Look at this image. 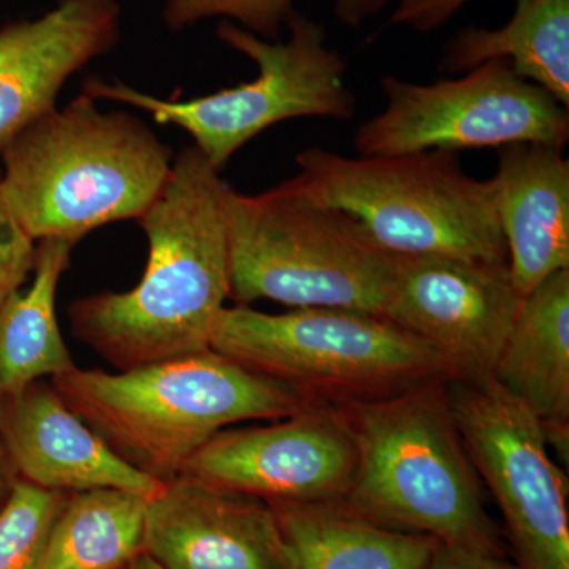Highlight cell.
I'll return each instance as SVG.
<instances>
[{
    "label": "cell",
    "instance_id": "1",
    "mask_svg": "<svg viewBox=\"0 0 569 569\" xmlns=\"http://www.w3.org/2000/svg\"><path fill=\"white\" fill-rule=\"evenodd\" d=\"M220 171L194 146L173 162L140 219L149 258L126 293L88 296L69 310L71 332L118 370L209 350L230 299V258Z\"/></svg>",
    "mask_w": 569,
    "mask_h": 569
},
{
    "label": "cell",
    "instance_id": "2",
    "mask_svg": "<svg viewBox=\"0 0 569 569\" xmlns=\"http://www.w3.org/2000/svg\"><path fill=\"white\" fill-rule=\"evenodd\" d=\"M0 200L39 242L138 220L162 192L173 151L134 116L82 93L0 142Z\"/></svg>",
    "mask_w": 569,
    "mask_h": 569
},
{
    "label": "cell",
    "instance_id": "3",
    "mask_svg": "<svg viewBox=\"0 0 569 569\" xmlns=\"http://www.w3.org/2000/svg\"><path fill=\"white\" fill-rule=\"evenodd\" d=\"M50 381L119 458L160 482L220 430L279 421L313 402L211 348L118 373L73 367Z\"/></svg>",
    "mask_w": 569,
    "mask_h": 569
},
{
    "label": "cell",
    "instance_id": "4",
    "mask_svg": "<svg viewBox=\"0 0 569 569\" xmlns=\"http://www.w3.org/2000/svg\"><path fill=\"white\" fill-rule=\"evenodd\" d=\"M445 383L336 403L358 452L342 501L378 526L503 556L500 530L486 511L481 479L463 447Z\"/></svg>",
    "mask_w": 569,
    "mask_h": 569
},
{
    "label": "cell",
    "instance_id": "5",
    "mask_svg": "<svg viewBox=\"0 0 569 569\" xmlns=\"http://www.w3.org/2000/svg\"><path fill=\"white\" fill-rule=\"evenodd\" d=\"M230 299L385 317L397 266L353 217L290 181L260 194H223Z\"/></svg>",
    "mask_w": 569,
    "mask_h": 569
},
{
    "label": "cell",
    "instance_id": "6",
    "mask_svg": "<svg viewBox=\"0 0 569 569\" xmlns=\"http://www.w3.org/2000/svg\"><path fill=\"white\" fill-rule=\"evenodd\" d=\"M296 163L302 192L353 217L388 253L508 263L492 182L467 174L456 152L355 159L307 148Z\"/></svg>",
    "mask_w": 569,
    "mask_h": 569
},
{
    "label": "cell",
    "instance_id": "7",
    "mask_svg": "<svg viewBox=\"0 0 569 569\" xmlns=\"http://www.w3.org/2000/svg\"><path fill=\"white\" fill-rule=\"evenodd\" d=\"M209 348L335 406L452 378L447 361L417 336L356 310L316 307L272 316L224 307Z\"/></svg>",
    "mask_w": 569,
    "mask_h": 569
},
{
    "label": "cell",
    "instance_id": "8",
    "mask_svg": "<svg viewBox=\"0 0 569 569\" xmlns=\"http://www.w3.org/2000/svg\"><path fill=\"white\" fill-rule=\"evenodd\" d=\"M287 26L290 37L284 41L261 39L231 21L217 26V37L257 66V78L244 84L178 102L92 77L84 82V93L132 104L151 112L160 126L186 130L194 148L220 171L242 146L276 123L296 118L347 121L355 116L346 61L328 47L323 26L298 11Z\"/></svg>",
    "mask_w": 569,
    "mask_h": 569
},
{
    "label": "cell",
    "instance_id": "9",
    "mask_svg": "<svg viewBox=\"0 0 569 569\" xmlns=\"http://www.w3.org/2000/svg\"><path fill=\"white\" fill-rule=\"evenodd\" d=\"M381 89L387 107L355 133L361 156L568 142V108L498 59L432 84L387 74Z\"/></svg>",
    "mask_w": 569,
    "mask_h": 569
},
{
    "label": "cell",
    "instance_id": "10",
    "mask_svg": "<svg viewBox=\"0 0 569 569\" xmlns=\"http://www.w3.org/2000/svg\"><path fill=\"white\" fill-rule=\"evenodd\" d=\"M445 391L468 458L503 515L516 563L569 569L568 479L541 422L493 378H449Z\"/></svg>",
    "mask_w": 569,
    "mask_h": 569
},
{
    "label": "cell",
    "instance_id": "11",
    "mask_svg": "<svg viewBox=\"0 0 569 569\" xmlns=\"http://www.w3.org/2000/svg\"><path fill=\"white\" fill-rule=\"evenodd\" d=\"M522 296L508 263L467 258L397 257L385 318L433 348L452 378H493Z\"/></svg>",
    "mask_w": 569,
    "mask_h": 569
},
{
    "label": "cell",
    "instance_id": "12",
    "mask_svg": "<svg viewBox=\"0 0 569 569\" xmlns=\"http://www.w3.org/2000/svg\"><path fill=\"white\" fill-rule=\"evenodd\" d=\"M358 452L346 419L313 400L274 425L223 429L187 460L182 473L268 503L347 497Z\"/></svg>",
    "mask_w": 569,
    "mask_h": 569
},
{
    "label": "cell",
    "instance_id": "13",
    "mask_svg": "<svg viewBox=\"0 0 569 569\" xmlns=\"http://www.w3.org/2000/svg\"><path fill=\"white\" fill-rule=\"evenodd\" d=\"M144 553L164 569H283L268 501L186 473L149 498Z\"/></svg>",
    "mask_w": 569,
    "mask_h": 569
},
{
    "label": "cell",
    "instance_id": "14",
    "mask_svg": "<svg viewBox=\"0 0 569 569\" xmlns=\"http://www.w3.org/2000/svg\"><path fill=\"white\" fill-rule=\"evenodd\" d=\"M118 0H58L0 28V142L54 110L71 74L121 39Z\"/></svg>",
    "mask_w": 569,
    "mask_h": 569
},
{
    "label": "cell",
    "instance_id": "15",
    "mask_svg": "<svg viewBox=\"0 0 569 569\" xmlns=\"http://www.w3.org/2000/svg\"><path fill=\"white\" fill-rule=\"evenodd\" d=\"M0 421L14 475L41 489L73 493L118 489L151 498L163 482L119 458L71 411L51 381L0 397Z\"/></svg>",
    "mask_w": 569,
    "mask_h": 569
},
{
    "label": "cell",
    "instance_id": "16",
    "mask_svg": "<svg viewBox=\"0 0 569 569\" xmlns=\"http://www.w3.org/2000/svg\"><path fill=\"white\" fill-rule=\"evenodd\" d=\"M490 182L509 274L526 298L569 269V162L553 146H503Z\"/></svg>",
    "mask_w": 569,
    "mask_h": 569
},
{
    "label": "cell",
    "instance_id": "17",
    "mask_svg": "<svg viewBox=\"0 0 569 569\" xmlns=\"http://www.w3.org/2000/svg\"><path fill=\"white\" fill-rule=\"evenodd\" d=\"M493 380L541 422L548 447L569 455V269L522 299Z\"/></svg>",
    "mask_w": 569,
    "mask_h": 569
},
{
    "label": "cell",
    "instance_id": "18",
    "mask_svg": "<svg viewBox=\"0 0 569 569\" xmlns=\"http://www.w3.org/2000/svg\"><path fill=\"white\" fill-rule=\"evenodd\" d=\"M283 569H427L440 542L378 526L342 500L274 501Z\"/></svg>",
    "mask_w": 569,
    "mask_h": 569
},
{
    "label": "cell",
    "instance_id": "19",
    "mask_svg": "<svg viewBox=\"0 0 569 569\" xmlns=\"http://www.w3.org/2000/svg\"><path fill=\"white\" fill-rule=\"evenodd\" d=\"M497 59L569 108V0H518L500 29H463L445 44L441 70L459 73Z\"/></svg>",
    "mask_w": 569,
    "mask_h": 569
},
{
    "label": "cell",
    "instance_id": "20",
    "mask_svg": "<svg viewBox=\"0 0 569 569\" xmlns=\"http://www.w3.org/2000/svg\"><path fill=\"white\" fill-rule=\"evenodd\" d=\"M73 247L67 239L37 242L31 284L0 307V397L77 367L56 316L58 284Z\"/></svg>",
    "mask_w": 569,
    "mask_h": 569
},
{
    "label": "cell",
    "instance_id": "21",
    "mask_svg": "<svg viewBox=\"0 0 569 569\" xmlns=\"http://www.w3.org/2000/svg\"><path fill=\"white\" fill-rule=\"evenodd\" d=\"M149 498L118 489L69 493L40 569H127L144 552Z\"/></svg>",
    "mask_w": 569,
    "mask_h": 569
},
{
    "label": "cell",
    "instance_id": "22",
    "mask_svg": "<svg viewBox=\"0 0 569 569\" xmlns=\"http://www.w3.org/2000/svg\"><path fill=\"white\" fill-rule=\"evenodd\" d=\"M67 497L17 479L0 508V569H40Z\"/></svg>",
    "mask_w": 569,
    "mask_h": 569
},
{
    "label": "cell",
    "instance_id": "23",
    "mask_svg": "<svg viewBox=\"0 0 569 569\" xmlns=\"http://www.w3.org/2000/svg\"><path fill=\"white\" fill-rule=\"evenodd\" d=\"M296 13L293 0H167L164 24L182 31L206 18L236 21L264 40H279L282 26Z\"/></svg>",
    "mask_w": 569,
    "mask_h": 569
},
{
    "label": "cell",
    "instance_id": "24",
    "mask_svg": "<svg viewBox=\"0 0 569 569\" xmlns=\"http://www.w3.org/2000/svg\"><path fill=\"white\" fill-rule=\"evenodd\" d=\"M36 253L37 242L14 222L0 200V307L32 274Z\"/></svg>",
    "mask_w": 569,
    "mask_h": 569
},
{
    "label": "cell",
    "instance_id": "25",
    "mask_svg": "<svg viewBox=\"0 0 569 569\" xmlns=\"http://www.w3.org/2000/svg\"><path fill=\"white\" fill-rule=\"evenodd\" d=\"M468 0H400L391 24L406 26L418 32H432L451 20Z\"/></svg>",
    "mask_w": 569,
    "mask_h": 569
},
{
    "label": "cell",
    "instance_id": "26",
    "mask_svg": "<svg viewBox=\"0 0 569 569\" xmlns=\"http://www.w3.org/2000/svg\"><path fill=\"white\" fill-rule=\"evenodd\" d=\"M427 569H522L518 563H509L501 553L479 552L438 545Z\"/></svg>",
    "mask_w": 569,
    "mask_h": 569
},
{
    "label": "cell",
    "instance_id": "27",
    "mask_svg": "<svg viewBox=\"0 0 569 569\" xmlns=\"http://www.w3.org/2000/svg\"><path fill=\"white\" fill-rule=\"evenodd\" d=\"M388 3L389 0H335V14L343 26L358 28L387 9Z\"/></svg>",
    "mask_w": 569,
    "mask_h": 569
},
{
    "label": "cell",
    "instance_id": "28",
    "mask_svg": "<svg viewBox=\"0 0 569 569\" xmlns=\"http://www.w3.org/2000/svg\"><path fill=\"white\" fill-rule=\"evenodd\" d=\"M13 466L10 462L9 451H7L6 438H3L2 421H0V508L6 503L10 496L14 482H17Z\"/></svg>",
    "mask_w": 569,
    "mask_h": 569
},
{
    "label": "cell",
    "instance_id": "29",
    "mask_svg": "<svg viewBox=\"0 0 569 569\" xmlns=\"http://www.w3.org/2000/svg\"><path fill=\"white\" fill-rule=\"evenodd\" d=\"M127 569H164L160 567L157 561H153L148 553L142 552L141 556H138L137 559L130 563V567Z\"/></svg>",
    "mask_w": 569,
    "mask_h": 569
}]
</instances>
